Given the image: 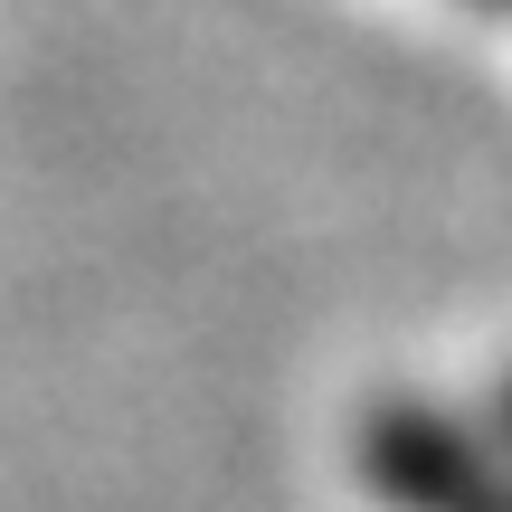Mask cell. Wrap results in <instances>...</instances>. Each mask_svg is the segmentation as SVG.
Here are the masks:
<instances>
[{
    "mask_svg": "<svg viewBox=\"0 0 512 512\" xmlns=\"http://www.w3.org/2000/svg\"><path fill=\"white\" fill-rule=\"evenodd\" d=\"M361 465L399 512H512V475H494L475 437H456L427 408H380L361 427Z\"/></svg>",
    "mask_w": 512,
    "mask_h": 512,
    "instance_id": "obj_1",
    "label": "cell"
},
{
    "mask_svg": "<svg viewBox=\"0 0 512 512\" xmlns=\"http://www.w3.org/2000/svg\"><path fill=\"white\" fill-rule=\"evenodd\" d=\"M503 427H512V380H503Z\"/></svg>",
    "mask_w": 512,
    "mask_h": 512,
    "instance_id": "obj_2",
    "label": "cell"
}]
</instances>
